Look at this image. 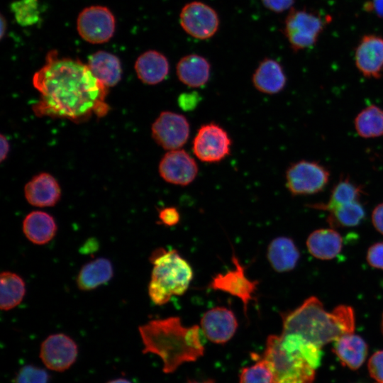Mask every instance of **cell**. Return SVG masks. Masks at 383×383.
I'll return each mask as SVG.
<instances>
[{
    "label": "cell",
    "mask_w": 383,
    "mask_h": 383,
    "mask_svg": "<svg viewBox=\"0 0 383 383\" xmlns=\"http://www.w3.org/2000/svg\"><path fill=\"white\" fill-rule=\"evenodd\" d=\"M6 22L3 16H1V33H0V36H1V38H3L4 33H5V31H6Z\"/></svg>",
    "instance_id": "7bdbcfd3"
},
{
    "label": "cell",
    "mask_w": 383,
    "mask_h": 383,
    "mask_svg": "<svg viewBox=\"0 0 383 383\" xmlns=\"http://www.w3.org/2000/svg\"><path fill=\"white\" fill-rule=\"evenodd\" d=\"M198 166L195 160L184 150H169L161 158L158 171L165 182L187 186L196 177Z\"/></svg>",
    "instance_id": "5bb4252c"
},
{
    "label": "cell",
    "mask_w": 383,
    "mask_h": 383,
    "mask_svg": "<svg viewBox=\"0 0 383 383\" xmlns=\"http://www.w3.org/2000/svg\"><path fill=\"white\" fill-rule=\"evenodd\" d=\"M115 26L113 13L108 8L101 6L85 8L79 14L77 21L79 35L93 44L109 41L114 33Z\"/></svg>",
    "instance_id": "9c48e42d"
},
{
    "label": "cell",
    "mask_w": 383,
    "mask_h": 383,
    "mask_svg": "<svg viewBox=\"0 0 383 383\" xmlns=\"http://www.w3.org/2000/svg\"><path fill=\"white\" fill-rule=\"evenodd\" d=\"M17 23L22 26H29L40 21V6L38 0H17L11 5Z\"/></svg>",
    "instance_id": "1f68e13d"
},
{
    "label": "cell",
    "mask_w": 383,
    "mask_h": 383,
    "mask_svg": "<svg viewBox=\"0 0 383 383\" xmlns=\"http://www.w3.org/2000/svg\"><path fill=\"white\" fill-rule=\"evenodd\" d=\"M176 72L182 83L189 87L199 88L209 81L211 65L205 57L197 54H189L179 60Z\"/></svg>",
    "instance_id": "ffe728a7"
},
{
    "label": "cell",
    "mask_w": 383,
    "mask_h": 383,
    "mask_svg": "<svg viewBox=\"0 0 383 383\" xmlns=\"http://www.w3.org/2000/svg\"><path fill=\"white\" fill-rule=\"evenodd\" d=\"M367 260L370 266L383 270V242L374 243L370 247Z\"/></svg>",
    "instance_id": "d590c367"
},
{
    "label": "cell",
    "mask_w": 383,
    "mask_h": 383,
    "mask_svg": "<svg viewBox=\"0 0 383 383\" xmlns=\"http://www.w3.org/2000/svg\"><path fill=\"white\" fill-rule=\"evenodd\" d=\"M252 82L257 91L266 94H276L284 88L287 78L277 61L265 58L255 70Z\"/></svg>",
    "instance_id": "ac0fdd59"
},
{
    "label": "cell",
    "mask_w": 383,
    "mask_h": 383,
    "mask_svg": "<svg viewBox=\"0 0 383 383\" xmlns=\"http://www.w3.org/2000/svg\"><path fill=\"white\" fill-rule=\"evenodd\" d=\"M40 100L33 109L38 116L81 121L92 114L103 116L109 107L107 87L79 60L60 58L56 51L46 56L45 64L33 77Z\"/></svg>",
    "instance_id": "6da1fadb"
},
{
    "label": "cell",
    "mask_w": 383,
    "mask_h": 383,
    "mask_svg": "<svg viewBox=\"0 0 383 383\" xmlns=\"http://www.w3.org/2000/svg\"><path fill=\"white\" fill-rule=\"evenodd\" d=\"M379 383H383V382H379Z\"/></svg>",
    "instance_id": "7dc6e473"
},
{
    "label": "cell",
    "mask_w": 383,
    "mask_h": 383,
    "mask_svg": "<svg viewBox=\"0 0 383 383\" xmlns=\"http://www.w3.org/2000/svg\"><path fill=\"white\" fill-rule=\"evenodd\" d=\"M107 383H131V382L126 379L118 378V379L110 380Z\"/></svg>",
    "instance_id": "ee69618b"
},
{
    "label": "cell",
    "mask_w": 383,
    "mask_h": 383,
    "mask_svg": "<svg viewBox=\"0 0 383 383\" xmlns=\"http://www.w3.org/2000/svg\"><path fill=\"white\" fill-rule=\"evenodd\" d=\"M267 257L272 267L276 272H286L296 267L300 253L291 238L281 236L273 239L270 243Z\"/></svg>",
    "instance_id": "603a6c76"
},
{
    "label": "cell",
    "mask_w": 383,
    "mask_h": 383,
    "mask_svg": "<svg viewBox=\"0 0 383 383\" xmlns=\"http://www.w3.org/2000/svg\"><path fill=\"white\" fill-rule=\"evenodd\" d=\"M333 351L343 365L357 370L365 360L367 345L360 336L348 333L334 341Z\"/></svg>",
    "instance_id": "cb8c5ba5"
},
{
    "label": "cell",
    "mask_w": 383,
    "mask_h": 383,
    "mask_svg": "<svg viewBox=\"0 0 383 383\" xmlns=\"http://www.w3.org/2000/svg\"><path fill=\"white\" fill-rule=\"evenodd\" d=\"M231 260L235 269L224 274H217L212 278L209 288L238 298L243 303L244 313L246 314L248 304L254 299L258 282L250 280L246 276L245 267L235 253L232 255Z\"/></svg>",
    "instance_id": "8fae6325"
},
{
    "label": "cell",
    "mask_w": 383,
    "mask_h": 383,
    "mask_svg": "<svg viewBox=\"0 0 383 383\" xmlns=\"http://www.w3.org/2000/svg\"><path fill=\"white\" fill-rule=\"evenodd\" d=\"M48 373L35 365H26L18 371L14 383H49Z\"/></svg>",
    "instance_id": "836d02e7"
},
{
    "label": "cell",
    "mask_w": 383,
    "mask_h": 383,
    "mask_svg": "<svg viewBox=\"0 0 383 383\" xmlns=\"http://www.w3.org/2000/svg\"><path fill=\"white\" fill-rule=\"evenodd\" d=\"M262 358L273 375V383H313L315 370L300 356L286 351L279 336L267 337Z\"/></svg>",
    "instance_id": "5b68a950"
},
{
    "label": "cell",
    "mask_w": 383,
    "mask_h": 383,
    "mask_svg": "<svg viewBox=\"0 0 383 383\" xmlns=\"http://www.w3.org/2000/svg\"><path fill=\"white\" fill-rule=\"evenodd\" d=\"M362 192L360 186L345 177L341 179L333 187L327 203L316 204L311 207L328 211L336 206L359 201Z\"/></svg>",
    "instance_id": "f546056e"
},
{
    "label": "cell",
    "mask_w": 383,
    "mask_h": 383,
    "mask_svg": "<svg viewBox=\"0 0 383 383\" xmlns=\"http://www.w3.org/2000/svg\"><path fill=\"white\" fill-rule=\"evenodd\" d=\"M134 68L138 79L143 83L155 85L166 78L170 66L163 54L156 50H148L138 57Z\"/></svg>",
    "instance_id": "d6986e66"
},
{
    "label": "cell",
    "mask_w": 383,
    "mask_h": 383,
    "mask_svg": "<svg viewBox=\"0 0 383 383\" xmlns=\"http://www.w3.org/2000/svg\"><path fill=\"white\" fill-rule=\"evenodd\" d=\"M309 252L321 260H331L342 250L343 238L333 229H319L311 233L307 238Z\"/></svg>",
    "instance_id": "484cf974"
},
{
    "label": "cell",
    "mask_w": 383,
    "mask_h": 383,
    "mask_svg": "<svg viewBox=\"0 0 383 383\" xmlns=\"http://www.w3.org/2000/svg\"><path fill=\"white\" fill-rule=\"evenodd\" d=\"M200 324L206 337L216 344L229 341L235 335L238 325L234 313L223 306L206 311L201 318Z\"/></svg>",
    "instance_id": "9a60e30c"
},
{
    "label": "cell",
    "mask_w": 383,
    "mask_h": 383,
    "mask_svg": "<svg viewBox=\"0 0 383 383\" xmlns=\"http://www.w3.org/2000/svg\"><path fill=\"white\" fill-rule=\"evenodd\" d=\"M330 177L328 170L322 165L308 160L292 164L286 171V185L294 196L308 195L322 191Z\"/></svg>",
    "instance_id": "52a82bcc"
},
{
    "label": "cell",
    "mask_w": 383,
    "mask_h": 383,
    "mask_svg": "<svg viewBox=\"0 0 383 383\" xmlns=\"http://www.w3.org/2000/svg\"><path fill=\"white\" fill-rule=\"evenodd\" d=\"M57 227L54 218L47 212L33 211L23 221V232L33 244L44 245L55 235Z\"/></svg>",
    "instance_id": "44dd1931"
},
{
    "label": "cell",
    "mask_w": 383,
    "mask_h": 383,
    "mask_svg": "<svg viewBox=\"0 0 383 383\" xmlns=\"http://www.w3.org/2000/svg\"><path fill=\"white\" fill-rule=\"evenodd\" d=\"M239 383H273V375L267 363L262 357L255 364L241 370Z\"/></svg>",
    "instance_id": "d6a6232c"
},
{
    "label": "cell",
    "mask_w": 383,
    "mask_h": 383,
    "mask_svg": "<svg viewBox=\"0 0 383 383\" xmlns=\"http://www.w3.org/2000/svg\"><path fill=\"white\" fill-rule=\"evenodd\" d=\"M368 370L372 378L383 382V350L377 351L370 357Z\"/></svg>",
    "instance_id": "e575fe53"
},
{
    "label": "cell",
    "mask_w": 383,
    "mask_h": 383,
    "mask_svg": "<svg viewBox=\"0 0 383 383\" xmlns=\"http://www.w3.org/2000/svg\"><path fill=\"white\" fill-rule=\"evenodd\" d=\"M372 219L374 228L383 234V203L374 208L372 214Z\"/></svg>",
    "instance_id": "ab89813d"
},
{
    "label": "cell",
    "mask_w": 383,
    "mask_h": 383,
    "mask_svg": "<svg viewBox=\"0 0 383 383\" xmlns=\"http://www.w3.org/2000/svg\"><path fill=\"white\" fill-rule=\"evenodd\" d=\"M232 141L225 129L215 123L201 126L192 143V151L203 162L215 163L231 153Z\"/></svg>",
    "instance_id": "ba28073f"
},
{
    "label": "cell",
    "mask_w": 383,
    "mask_h": 383,
    "mask_svg": "<svg viewBox=\"0 0 383 383\" xmlns=\"http://www.w3.org/2000/svg\"><path fill=\"white\" fill-rule=\"evenodd\" d=\"M0 306L3 311H9L17 306L23 299L26 285L23 279L11 272H2L0 276Z\"/></svg>",
    "instance_id": "83f0119b"
},
{
    "label": "cell",
    "mask_w": 383,
    "mask_h": 383,
    "mask_svg": "<svg viewBox=\"0 0 383 383\" xmlns=\"http://www.w3.org/2000/svg\"><path fill=\"white\" fill-rule=\"evenodd\" d=\"M200 96L196 92L184 93L178 98V104L184 111H192L196 107Z\"/></svg>",
    "instance_id": "74e56055"
},
{
    "label": "cell",
    "mask_w": 383,
    "mask_h": 383,
    "mask_svg": "<svg viewBox=\"0 0 383 383\" xmlns=\"http://www.w3.org/2000/svg\"><path fill=\"white\" fill-rule=\"evenodd\" d=\"M382 331H383V318H382Z\"/></svg>",
    "instance_id": "bcb514c9"
},
{
    "label": "cell",
    "mask_w": 383,
    "mask_h": 383,
    "mask_svg": "<svg viewBox=\"0 0 383 383\" xmlns=\"http://www.w3.org/2000/svg\"><path fill=\"white\" fill-rule=\"evenodd\" d=\"M282 321L283 333L299 334L320 348L355 331V314L350 306L340 305L328 312L315 296L282 315Z\"/></svg>",
    "instance_id": "3957f363"
},
{
    "label": "cell",
    "mask_w": 383,
    "mask_h": 383,
    "mask_svg": "<svg viewBox=\"0 0 383 383\" xmlns=\"http://www.w3.org/2000/svg\"><path fill=\"white\" fill-rule=\"evenodd\" d=\"M189 133L190 126L187 118L170 111L161 112L151 126L154 140L168 151L183 147Z\"/></svg>",
    "instance_id": "30bf717a"
},
{
    "label": "cell",
    "mask_w": 383,
    "mask_h": 383,
    "mask_svg": "<svg viewBox=\"0 0 383 383\" xmlns=\"http://www.w3.org/2000/svg\"><path fill=\"white\" fill-rule=\"evenodd\" d=\"M150 260L152 270L148 294L155 304H165L172 296L185 293L193 279V270L177 250L158 248Z\"/></svg>",
    "instance_id": "277c9868"
},
{
    "label": "cell",
    "mask_w": 383,
    "mask_h": 383,
    "mask_svg": "<svg viewBox=\"0 0 383 383\" xmlns=\"http://www.w3.org/2000/svg\"><path fill=\"white\" fill-rule=\"evenodd\" d=\"M87 65L94 76L107 88L116 85L121 79V61L112 53L96 52L89 57Z\"/></svg>",
    "instance_id": "7402d4cb"
},
{
    "label": "cell",
    "mask_w": 383,
    "mask_h": 383,
    "mask_svg": "<svg viewBox=\"0 0 383 383\" xmlns=\"http://www.w3.org/2000/svg\"><path fill=\"white\" fill-rule=\"evenodd\" d=\"M263 5L269 10L281 13L289 9L293 4L294 0H261Z\"/></svg>",
    "instance_id": "f35d334b"
},
{
    "label": "cell",
    "mask_w": 383,
    "mask_h": 383,
    "mask_svg": "<svg viewBox=\"0 0 383 383\" xmlns=\"http://www.w3.org/2000/svg\"><path fill=\"white\" fill-rule=\"evenodd\" d=\"M329 20L328 16L292 8L285 19L284 32L292 50L296 52L313 45Z\"/></svg>",
    "instance_id": "8992f818"
},
{
    "label": "cell",
    "mask_w": 383,
    "mask_h": 383,
    "mask_svg": "<svg viewBox=\"0 0 383 383\" xmlns=\"http://www.w3.org/2000/svg\"><path fill=\"white\" fill-rule=\"evenodd\" d=\"M78 348L75 341L64 333L48 336L41 343L40 357L45 366L55 372H64L76 361Z\"/></svg>",
    "instance_id": "4fadbf2b"
},
{
    "label": "cell",
    "mask_w": 383,
    "mask_h": 383,
    "mask_svg": "<svg viewBox=\"0 0 383 383\" xmlns=\"http://www.w3.org/2000/svg\"><path fill=\"white\" fill-rule=\"evenodd\" d=\"M357 133L362 138L383 135V109L371 105L360 111L355 119Z\"/></svg>",
    "instance_id": "f1b7e54d"
},
{
    "label": "cell",
    "mask_w": 383,
    "mask_h": 383,
    "mask_svg": "<svg viewBox=\"0 0 383 383\" xmlns=\"http://www.w3.org/2000/svg\"><path fill=\"white\" fill-rule=\"evenodd\" d=\"M0 145H1V162H3L7 157L9 152V143L7 138L4 135L0 136Z\"/></svg>",
    "instance_id": "b9f144b4"
},
{
    "label": "cell",
    "mask_w": 383,
    "mask_h": 383,
    "mask_svg": "<svg viewBox=\"0 0 383 383\" xmlns=\"http://www.w3.org/2000/svg\"><path fill=\"white\" fill-rule=\"evenodd\" d=\"M279 336L280 344L286 351L300 356L314 370L320 366L323 355L320 347L299 334L282 332Z\"/></svg>",
    "instance_id": "4316f807"
},
{
    "label": "cell",
    "mask_w": 383,
    "mask_h": 383,
    "mask_svg": "<svg viewBox=\"0 0 383 383\" xmlns=\"http://www.w3.org/2000/svg\"><path fill=\"white\" fill-rule=\"evenodd\" d=\"M328 211L329 224L338 227L356 226L365 216V209L359 201L336 206Z\"/></svg>",
    "instance_id": "4dcf8cb0"
},
{
    "label": "cell",
    "mask_w": 383,
    "mask_h": 383,
    "mask_svg": "<svg viewBox=\"0 0 383 383\" xmlns=\"http://www.w3.org/2000/svg\"><path fill=\"white\" fill-rule=\"evenodd\" d=\"M355 64L365 77L379 78L383 72V38L363 36L355 51Z\"/></svg>",
    "instance_id": "2e32d148"
},
{
    "label": "cell",
    "mask_w": 383,
    "mask_h": 383,
    "mask_svg": "<svg viewBox=\"0 0 383 383\" xmlns=\"http://www.w3.org/2000/svg\"><path fill=\"white\" fill-rule=\"evenodd\" d=\"M364 9L379 18H383V0H370L365 4Z\"/></svg>",
    "instance_id": "60d3db41"
},
{
    "label": "cell",
    "mask_w": 383,
    "mask_h": 383,
    "mask_svg": "<svg viewBox=\"0 0 383 383\" xmlns=\"http://www.w3.org/2000/svg\"><path fill=\"white\" fill-rule=\"evenodd\" d=\"M113 275L111 261L99 257L82 266L77 277V285L80 290L91 291L107 283Z\"/></svg>",
    "instance_id": "d4e9b609"
},
{
    "label": "cell",
    "mask_w": 383,
    "mask_h": 383,
    "mask_svg": "<svg viewBox=\"0 0 383 383\" xmlns=\"http://www.w3.org/2000/svg\"><path fill=\"white\" fill-rule=\"evenodd\" d=\"M24 195L26 201L33 206H53L60 199V186L52 175L48 172H41L26 183Z\"/></svg>",
    "instance_id": "e0dca14e"
},
{
    "label": "cell",
    "mask_w": 383,
    "mask_h": 383,
    "mask_svg": "<svg viewBox=\"0 0 383 383\" xmlns=\"http://www.w3.org/2000/svg\"><path fill=\"white\" fill-rule=\"evenodd\" d=\"M138 331L144 346L143 353L159 356L166 374L204 355L200 327L184 326L178 316L152 320L139 326Z\"/></svg>",
    "instance_id": "7a4b0ae2"
},
{
    "label": "cell",
    "mask_w": 383,
    "mask_h": 383,
    "mask_svg": "<svg viewBox=\"0 0 383 383\" xmlns=\"http://www.w3.org/2000/svg\"><path fill=\"white\" fill-rule=\"evenodd\" d=\"M182 28L191 36L206 40L217 31L219 19L216 11L201 1H192L186 4L179 14Z\"/></svg>",
    "instance_id": "7c38bea8"
},
{
    "label": "cell",
    "mask_w": 383,
    "mask_h": 383,
    "mask_svg": "<svg viewBox=\"0 0 383 383\" xmlns=\"http://www.w3.org/2000/svg\"><path fill=\"white\" fill-rule=\"evenodd\" d=\"M159 219L167 226H175L180 219L178 210L174 207H165L159 211Z\"/></svg>",
    "instance_id": "8d00e7d4"
},
{
    "label": "cell",
    "mask_w": 383,
    "mask_h": 383,
    "mask_svg": "<svg viewBox=\"0 0 383 383\" xmlns=\"http://www.w3.org/2000/svg\"><path fill=\"white\" fill-rule=\"evenodd\" d=\"M187 383H215V382L212 379H207V380H204L201 382L196 381L194 379H189L187 380Z\"/></svg>",
    "instance_id": "f6af8a7d"
}]
</instances>
